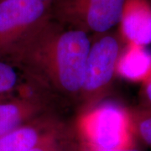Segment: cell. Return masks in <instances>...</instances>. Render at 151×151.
Wrapping results in <instances>:
<instances>
[{"instance_id": "obj_1", "label": "cell", "mask_w": 151, "mask_h": 151, "mask_svg": "<svg viewBox=\"0 0 151 151\" xmlns=\"http://www.w3.org/2000/svg\"><path fill=\"white\" fill-rule=\"evenodd\" d=\"M92 36L51 17L33 29L4 60L29 86L77 107Z\"/></svg>"}, {"instance_id": "obj_2", "label": "cell", "mask_w": 151, "mask_h": 151, "mask_svg": "<svg viewBox=\"0 0 151 151\" xmlns=\"http://www.w3.org/2000/svg\"><path fill=\"white\" fill-rule=\"evenodd\" d=\"M73 128L82 151H120L139 140L129 110L112 103L79 114Z\"/></svg>"}, {"instance_id": "obj_3", "label": "cell", "mask_w": 151, "mask_h": 151, "mask_svg": "<svg viewBox=\"0 0 151 151\" xmlns=\"http://www.w3.org/2000/svg\"><path fill=\"white\" fill-rule=\"evenodd\" d=\"M123 45L119 33L113 30L92 36L81 95L76 107L80 114L97 108L108 96L114 76L117 75V65Z\"/></svg>"}, {"instance_id": "obj_4", "label": "cell", "mask_w": 151, "mask_h": 151, "mask_svg": "<svg viewBox=\"0 0 151 151\" xmlns=\"http://www.w3.org/2000/svg\"><path fill=\"white\" fill-rule=\"evenodd\" d=\"M125 0H54L51 18L95 36L119 24Z\"/></svg>"}, {"instance_id": "obj_5", "label": "cell", "mask_w": 151, "mask_h": 151, "mask_svg": "<svg viewBox=\"0 0 151 151\" xmlns=\"http://www.w3.org/2000/svg\"><path fill=\"white\" fill-rule=\"evenodd\" d=\"M51 17V3L40 0L0 1V60L27 35Z\"/></svg>"}, {"instance_id": "obj_6", "label": "cell", "mask_w": 151, "mask_h": 151, "mask_svg": "<svg viewBox=\"0 0 151 151\" xmlns=\"http://www.w3.org/2000/svg\"><path fill=\"white\" fill-rule=\"evenodd\" d=\"M55 102L25 81L20 92L0 99V139L38 116L55 110Z\"/></svg>"}, {"instance_id": "obj_7", "label": "cell", "mask_w": 151, "mask_h": 151, "mask_svg": "<svg viewBox=\"0 0 151 151\" xmlns=\"http://www.w3.org/2000/svg\"><path fill=\"white\" fill-rule=\"evenodd\" d=\"M72 129L54 110L45 113L0 139V151H29L65 134Z\"/></svg>"}, {"instance_id": "obj_8", "label": "cell", "mask_w": 151, "mask_h": 151, "mask_svg": "<svg viewBox=\"0 0 151 151\" xmlns=\"http://www.w3.org/2000/svg\"><path fill=\"white\" fill-rule=\"evenodd\" d=\"M124 45H151V3L149 0H125L119 24Z\"/></svg>"}, {"instance_id": "obj_9", "label": "cell", "mask_w": 151, "mask_h": 151, "mask_svg": "<svg viewBox=\"0 0 151 151\" xmlns=\"http://www.w3.org/2000/svg\"><path fill=\"white\" fill-rule=\"evenodd\" d=\"M150 73V51L145 46L124 45L117 65V75L128 81L143 83Z\"/></svg>"}, {"instance_id": "obj_10", "label": "cell", "mask_w": 151, "mask_h": 151, "mask_svg": "<svg viewBox=\"0 0 151 151\" xmlns=\"http://www.w3.org/2000/svg\"><path fill=\"white\" fill-rule=\"evenodd\" d=\"M24 85L21 72L9 62L0 60V99L15 95Z\"/></svg>"}, {"instance_id": "obj_11", "label": "cell", "mask_w": 151, "mask_h": 151, "mask_svg": "<svg viewBox=\"0 0 151 151\" xmlns=\"http://www.w3.org/2000/svg\"><path fill=\"white\" fill-rule=\"evenodd\" d=\"M129 111L137 138L151 148V107L139 105Z\"/></svg>"}, {"instance_id": "obj_12", "label": "cell", "mask_w": 151, "mask_h": 151, "mask_svg": "<svg viewBox=\"0 0 151 151\" xmlns=\"http://www.w3.org/2000/svg\"><path fill=\"white\" fill-rule=\"evenodd\" d=\"M29 151H82L78 144L72 124V129L65 134L45 143Z\"/></svg>"}, {"instance_id": "obj_13", "label": "cell", "mask_w": 151, "mask_h": 151, "mask_svg": "<svg viewBox=\"0 0 151 151\" xmlns=\"http://www.w3.org/2000/svg\"><path fill=\"white\" fill-rule=\"evenodd\" d=\"M142 90H141V97L142 103L140 106L151 107V73L147 80L143 83Z\"/></svg>"}, {"instance_id": "obj_14", "label": "cell", "mask_w": 151, "mask_h": 151, "mask_svg": "<svg viewBox=\"0 0 151 151\" xmlns=\"http://www.w3.org/2000/svg\"><path fill=\"white\" fill-rule=\"evenodd\" d=\"M120 151H143L142 149L139 148V146L138 145V141H136L134 144H133L132 145L129 146L127 148H124Z\"/></svg>"}, {"instance_id": "obj_15", "label": "cell", "mask_w": 151, "mask_h": 151, "mask_svg": "<svg viewBox=\"0 0 151 151\" xmlns=\"http://www.w3.org/2000/svg\"><path fill=\"white\" fill-rule=\"evenodd\" d=\"M0 1H2V0H0ZM40 1H44V2H49V3H52L54 0H40Z\"/></svg>"}, {"instance_id": "obj_16", "label": "cell", "mask_w": 151, "mask_h": 151, "mask_svg": "<svg viewBox=\"0 0 151 151\" xmlns=\"http://www.w3.org/2000/svg\"><path fill=\"white\" fill-rule=\"evenodd\" d=\"M149 1H150V3H151V0H149Z\"/></svg>"}]
</instances>
